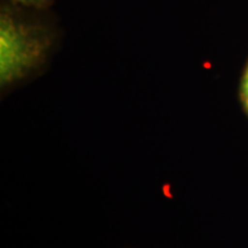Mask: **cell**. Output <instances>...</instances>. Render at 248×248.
I'll use <instances>...</instances> for the list:
<instances>
[{
	"instance_id": "cell-1",
	"label": "cell",
	"mask_w": 248,
	"mask_h": 248,
	"mask_svg": "<svg viewBox=\"0 0 248 248\" xmlns=\"http://www.w3.org/2000/svg\"><path fill=\"white\" fill-rule=\"evenodd\" d=\"M45 45L29 29L2 14L0 18V80H16L40 60Z\"/></svg>"
},
{
	"instance_id": "cell-2",
	"label": "cell",
	"mask_w": 248,
	"mask_h": 248,
	"mask_svg": "<svg viewBox=\"0 0 248 248\" xmlns=\"http://www.w3.org/2000/svg\"><path fill=\"white\" fill-rule=\"evenodd\" d=\"M243 95H244L245 101L248 100V68L246 73H245L244 80H243Z\"/></svg>"
},
{
	"instance_id": "cell-3",
	"label": "cell",
	"mask_w": 248,
	"mask_h": 248,
	"mask_svg": "<svg viewBox=\"0 0 248 248\" xmlns=\"http://www.w3.org/2000/svg\"><path fill=\"white\" fill-rule=\"evenodd\" d=\"M16 1L21 2V4H26V5H39L42 4L44 0H16Z\"/></svg>"
},
{
	"instance_id": "cell-4",
	"label": "cell",
	"mask_w": 248,
	"mask_h": 248,
	"mask_svg": "<svg viewBox=\"0 0 248 248\" xmlns=\"http://www.w3.org/2000/svg\"><path fill=\"white\" fill-rule=\"evenodd\" d=\"M245 104H246V107H247V109H248V100L245 101Z\"/></svg>"
}]
</instances>
